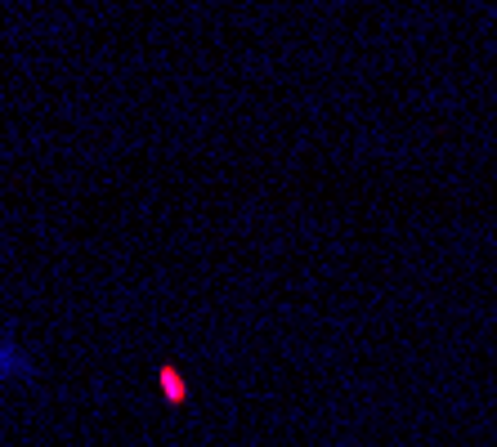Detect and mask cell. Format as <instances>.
<instances>
[{
    "mask_svg": "<svg viewBox=\"0 0 497 447\" xmlns=\"http://www.w3.org/2000/svg\"><path fill=\"white\" fill-rule=\"evenodd\" d=\"M157 385H162V398H166V403H175V407L188 403V385H184V376H180V367L162 362V367H157Z\"/></svg>",
    "mask_w": 497,
    "mask_h": 447,
    "instance_id": "cell-1",
    "label": "cell"
}]
</instances>
